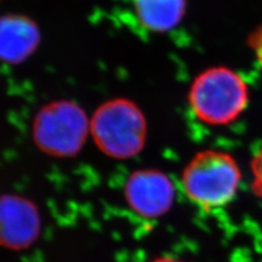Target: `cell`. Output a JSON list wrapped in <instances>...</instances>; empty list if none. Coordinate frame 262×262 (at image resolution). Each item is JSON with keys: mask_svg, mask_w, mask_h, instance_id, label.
Returning <instances> with one entry per match:
<instances>
[{"mask_svg": "<svg viewBox=\"0 0 262 262\" xmlns=\"http://www.w3.org/2000/svg\"><path fill=\"white\" fill-rule=\"evenodd\" d=\"M40 33L27 16L9 14L0 18V60L20 63L35 52Z\"/></svg>", "mask_w": 262, "mask_h": 262, "instance_id": "7", "label": "cell"}, {"mask_svg": "<svg viewBox=\"0 0 262 262\" xmlns=\"http://www.w3.org/2000/svg\"><path fill=\"white\" fill-rule=\"evenodd\" d=\"M42 219L35 203L14 193L0 195V246L24 250L40 235Z\"/></svg>", "mask_w": 262, "mask_h": 262, "instance_id": "5", "label": "cell"}, {"mask_svg": "<svg viewBox=\"0 0 262 262\" xmlns=\"http://www.w3.org/2000/svg\"><path fill=\"white\" fill-rule=\"evenodd\" d=\"M90 135V118L80 105L61 100L49 103L35 115L32 137L37 149L48 157L73 158Z\"/></svg>", "mask_w": 262, "mask_h": 262, "instance_id": "4", "label": "cell"}, {"mask_svg": "<svg viewBox=\"0 0 262 262\" xmlns=\"http://www.w3.org/2000/svg\"><path fill=\"white\" fill-rule=\"evenodd\" d=\"M248 45L250 46L256 58L262 66V26L256 28L249 35Z\"/></svg>", "mask_w": 262, "mask_h": 262, "instance_id": "10", "label": "cell"}, {"mask_svg": "<svg viewBox=\"0 0 262 262\" xmlns=\"http://www.w3.org/2000/svg\"><path fill=\"white\" fill-rule=\"evenodd\" d=\"M152 262H182L177 259H173V258H168V257H161L153 260Z\"/></svg>", "mask_w": 262, "mask_h": 262, "instance_id": "11", "label": "cell"}, {"mask_svg": "<svg viewBox=\"0 0 262 262\" xmlns=\"http://www.w3.org/2000/svg\"><path fill=\"white\" fill-rule=\"evenodd\" d=\"M242 178L238 164L231 155L214 150L199 152L188 163L182 185L188 198L203 210H214L231 202Z\"/></svg>", "mask_w": 262, "mask_h": 262, "instance_id": "3", "label": "cell"}, {"mask_svg": "<svg viewBox=\"0 0 262 262\" xmlns=\"http://www.w3.org/2000/svg\"><path fill=\"white\" fill-rule=\"evenodd\" d=\"M130 209L145 219H157L171 208L175 188L167 175L157 169H139L130 174L125 189Z\"/></svg>", "mask_w": 262, "mask_h": 262, "instance_id": "6", "label": "cell"}, {"mask_svg": "<svg viewBox=\"0 0 262 262\" xmlns=\"http://www.w3.org/2000/svg\"><path fill=\"white\" fill-rule=\"evenodd\" d=\"M147 127L143 113L127 98L100 105L90 118V135L106 157L127 160L142 151Z\"/></svg>", "mask_w": 262, "mask_h": 262, "instance_id": "1", "label": "cell"}, {"mask_svg": "<svg viewBox=\"0 0 262 262\" xmlns=\"http://www.w3.org/2000/svg\"><path fill=\"white\" fill-rule=\"evenodd\" d=\"M137 18L152 32L165 33L183 20L186 0H130Z\"/></svg>", "mask_w": 262, "mask_h": 262, "instance_id": "8", "label": "cell"}, {"mask_svg": "<svg viewBox=\"0 0 262 262\" xmlns=\"http://www.w3.org/2000/svg\"><path fill=\"white\" fill-rule=\"evenodd\" d=\"M248 86L238 73L225 67L211 68L196 77L189 104L201 121L213 126L231 124L248 105Z\"/></svg>", "mask_w": 262, "mask_h": 262, "instance_id": "2", "label": "cell"}, {"mask_svg": "<svg viewBox=\"0 0 262 262\" xmlns=\"http://www.w3.org/2000/svg\"><path fill=\"white\" fill-rule=\"evenodd\" d=\"M252 190L262 198V149H260L251 162Z\"/></svg>", "mask_w": 262, "mask_h": 262, "instance_id": "9", "label": "cell"}]
</instances>
